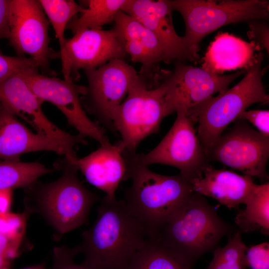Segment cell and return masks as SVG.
Wrapping results in <instances>:
<instances>
[{"mask_svg": "<svg viewBox=\"0 0 269 269\" xmlns=\"http://www.w3.org/2000/svg\"><path fill=\"white\" fill-rule=\"evenodd\" d=\"M93 225L79 245L84 264L96 269H125L148 237L124 200H101Z\"/></svg>", "mask_w": 269, "mask_h": 269, "instance_id": "6da1fadb", "label": "cell"}, {"mask_svg": "<svg viewBox=\"0 0 269 269\" xmlns=\"http://www.w3.org/2000/svg\"><path fill=\"white\" fill-rule=\"evenodd\" d=\"M134 153L125 149L123 152L132 181L124 200L148 238H152L193 191L191 183L180 173H155L138 163Z\"/></svg>", "mask_w": 269, "mask_h": 269, "instance_id": "7a4b0ae2", "label": "cell"}, {"mask_svg": "<svg viewBox=\"0 0 269 269\" xmlns=\"http://www.w3.org/2000/svg\"><path fill=\"white\" fill-rule=\"evenodd\" d=\"M232 230L203 196L193 192L152 238L191 266Z\"/></svg>", "mask_w": 269, "mask_h": 269, "instance_id": "3957f363", "label": "cell"}, {"mask_svg": "<svg viewBox=\"0 0 269 269\" xmlns=\"http://www.w3.org/2000/svg\"><path fill=\"white\" fill-rule=\"evenodd\" d=\"M62 174L54 181H37L27 188L25 209L38 212L60 234L70 232L87 222L97 196L78 177L76 166L65 157L54 164Z\"/></svg>", "mask_w": 269, "mask_h": 269, "instance_id": "277c9868", "label": "cell"}, {"mask_svg": "<svg viewBox=\"0 0 269 269\" xmlns=\"http://www.w3.org/2000/svg\"><path fill=\"white\" fill-rule=\"evenodd\" d=\"M263 61V53H260L238 83L186 114L193 123L198 122L197 134L207 157L224 130L250 106L269 102V95L262 81Z\"/></svg>", "mask_w": 269, "mask_h": 269, "instance_id": "5b68a950", "label": "cell"}, {"mask_svg": "<svg viewBox=\"0 0 269 269\" xmlns=\"http://www.w3.org/2000/svg\"><path fill=\"white\" fill-rule=\"evenodd\" d=\"M172 10L182 15L185 33L181 40L192 55L198 59L201 40L211 32L227 24L269 17V2L266 0H170Z\"/></svg>", "mask_w": 269, "mask_h": 269, "instance_id": "8992f818", "label": "cell"}, {"mask_svg": "<svg viewBox=\"0 0 269 269\" xmlns=\"http://www.w3.org/2000/svg\"><path fill=\"white\" fill-rule=\"evenodd\" d=\"M168 115L163 83L152 88L138 75L126 98L113 114V130L121 135L125 150L134 153L142 140L159 131L162 121Z\"/></svg>", "mask_w": 269, "mask_h": 269, "instance_id": "52a82bcc", "label": "cell"}, {"mask_svg": "<svg viewBox=\"0 0 269 269\" xmlns=\"http://www.w3.org/2000/svg\"><path fill=\"white\" fill-rule=\"evenodd\" d=\"M174 124L160 142L147 153H134L136 161L148 166L162 164L177 168L190 183L200 178L209 165L193 123L182 110L176 112Z\"/></svg>", "mask_w": 269, "mask_h": 269, "instance_id": "ba28073f", "label": "cell"}, {"mask_svg": "<svg viewBox=\"0 0 269 269\" xmlns=\"http://www.w3.org/2000/svg\"><path fill=\"white\" fill-rule=\"evenodd\" d=\"M21 72L35 95L43 102H50L58 108L68 125L79 134L95 139L100 145L111 144L104 129L91 120L82 108L80 95H85L87 87L78 85L72 80L48 77L38 73L37 68Z\"/></svg>", "mask_w": 269, "mask_h": 269, "instance_id": "9c48e42d", "label": "cell"}, {"mask_svg": "<svg viewBox=\"0 0 269 269\" xmlns=\"http://www.w3.org/2000/svg\"><path fill=\"white\" fill-rule=\"evenodd\" d=\"M269 157V137L238 119L233 127L222 134L208 154L209 161L219 162L261 182L269 177L267 165Z\"/></svg>", "mask_w": 269, "mask_h": 269, "instance_id": "30bf717a", "label": "cell"}, {"mask_svg": "<svg viewBox=\"0 0 269 269\" xmlns=\"http://www.w3.org/2000/svg\"><path fill=\"white\" fill-rule=\"evenodd\" d=\"M84 71L88 82L84 95L87 111L113 130V114L127 96L138 73L122 59H114L97 68Z\"/></svg>", "mask_w": 269, "mask_h": 269, "instance_id": "8fae6325", "label": "cell"}, {"mask_svg": "<svg viewBox=\"0 0 269 269\" xmlns=\"http://www.w3.org/2000/svg\"><path fill=\"white\" fill-rule=\"evenodd\" d=\"M243 69L229 75H218L176 61L174 69L162 82L169 115L178 110L186 114L192 108L228 89L238 77L246 73Z\"/></svg>", "mask_w": 269, "mask_h": 269, "instance_id": "7c38bea8", "label": "cell"}, {"mask_svg": "<svg viewBox=\"0 0 269 269\" xmlns=\"http://www.w3.org/2000/svg\"><path fill=\"white\" fill-rule=\"evenodd\" d=\"M10 44L18 56L27 54L38 67L49 70L51 59L58 56L49 46V21L37 0H10Z\"/></svg>", "mask_w": 269, "mask_h": 269, "instance_id": "4fadbf2b", "label": "cell"}, {"mask_svg": "<svg viewBox=\"0 0 269 269\" xmlns=\"http://www.w3.org/2000/svg\"><path fill=\"white\" fill-rule=\"evenodd\" d=\"M127 53L113 28L108 30L85 29L66 39L59 56L64 79L73 81L80 77V69L97 68L114 59H122Z\"/></svg>", "mask_w": 269, "mask_h": 269, "instance_id": "5bb4252c", "label": "cell"}, {"mask_svg": "<svg viewBox=\"0 0 269 269\" xmlns=\"http://www.w3.org/2000/svg\"><path fill=\"white\" fill-rule=\"evenodd\" d=\"M21 72H15L0 82V104L23 119L36 133L58 141L71 152H74L77 144L86 145V137L61 130L46 117L41 108L43 102L32 92Z\"/></svg>", "mask_w": 269, "mask_h": 269, "instance_id": "9a60e30c", "label": "cell"}, {"mask_svg": "<svg viewBox=\"0 0 269 269\" xmlns=\"http://www.w3.org/2000/svg\"><path fill=\"white\" fill-rule=\"evenodd\" d=\"M113 27L133 62L141 64L138 75L152 85L160 80L158 64L165 63L163 49L155 35L135 18L120 10Z\"/></svg>", "mask_w": 269, "mask_h": 269, "instance_id": "2e32d148", "label": "cell"}, {"mask_svg": "<svg viewBox=\"0 0 269 269\" xmlns=\"http://www.w3.org/2000/svg\"><path fill=\"white\" fill-rule=\"evenodd\" d=\"M170 0H127L122 11L132 16L151 31L160 42L165 63L172 60L197 61L184 47L174 29Z\"/></svg>", "mask_w": 269, "mask_h": 269, "instance_id": "e0dca14e", "label": "cell"}, {"mask_svg": "<svg viewBox=\"0 0 269 269\" xmlns=\"http://www.w3.org/2000/svg\"><path fill=\"white\" fill-rule=\"evenodd\" d=\"M49 151L64 155L74 162L75 152L58 141L33 133L0 105V159L19 160L21 155L30 152Z\"/></svg>", "mask_w": 269, "mask_h": 269, "instance_id": "ac0fdd59", "label": "cell"}, {"mask_svg": "<svg viewBox=\"0 0 269 269\" xmlns=\"http://www.w3.org/2000/svg\"><path fill=\"white\" fill-rule=\"evenodd\" d=\"M124 146L120 141L116 144L100 145L88 155L77 158L73 163L91 184L103 191L111 199L123 181L129 179Z\"/></svg>", "mask_w": 269, "mask_h": 269, "instance_id": "d6986e66", "label": "cell"}, {"mask_svg": "<svg viewBox=\"0 0 269 269\" xmlns=\"http://www.w3.org/2000/svg\"><path fill=\"white\" fill-rule=\"evenodd\" d=\"M191 184L193 192L212 198L229 209L244 204L256 185L250 176L215 169L210 165L204 170L202 177Z\"/></svg>", "mask_w": 269, "mask_h": 269, "instance_id": "ffe728a7", "label": "cell"}, {"mask_svg": "<svg viewBox=\"0 0 269 269\" xmlns=\"http://www.w3.org/2000/svg\"><path fill=\"white\" fill-rule=\"evenodd\" d=\"M260 49L253 41L247 42L228 33H220L209 46L202 68L218 75L227 71L247 69L256 58L255 52Z\"/></svg>", "mask_w": 269, "mask_h": 269, "instance_id": "44dd1931", "label": "cell"}, {"mask_svg": "<svg viewBox=\"0 0 269 269\" xmlns=\"http://www.w3.org/2000/svg\"><path fill=\"white\" fill-rule=\"evenodd\" d=\"M245 208L235 217V223L244 232L260 231L269 233V183L256 184L244 203Z\"/></svg>", "mask_w": 269, "mask_h": 269, "instance_id": "7402d4cb", "label": "cell"}, {"mask_svg": "<svg viewBox=\"0 0 269 269\" xmlns=\"http://www.w3.org/2000/svg\"><path fill=\"white\" fill-rule=\"evenodd\" d=\"M125 269H191V266L155 239L147 238Z\"/></svg>", "mask_w": 269, "mask_h": 269, "instance_id": "603a6c76", "label": "cell"}, {"mask_svg": "<svg viewBox=\"0 0 269 269\" xmlns=\"http://www.w3.org/2000/svg\"><path fill=\"white\" fill-rule=\"evenodd\" d=\"M127 0H85L86 7L79 17H74L67 24L74 34L85 29H102L106 24L114 21L116 14L122 9Z\"/></svg>", "mask_w": 269, "mask_h": 269, "instance_id": "cb8c5ba5", "label": "cell"}, {"mask_svg": "<svg viewBox=\"0 0 269 269\" xmlns=\"http://www.w3.org/2000/svg\"><path fill=\"white\" fill-rule=\"evenodd\" d=\"M54 169L39 162L0 159V190L27 188Z\"/></svg>", "mask_w": 269, "mask_h": 269, "instance_id": "d4e9b609", "label": "cell"}, {"mask_svg": "<svg viewBox=\"0 0 269 269\" xmlns=\"http://www.w3.org/2000/svg\"><path fill=\"white\" fill-rule=\"evenodd\" d=\"M38 1L54 29L61 49L66 39L64 32L67 24L77 14L82 12L84 7L73 0Z\"/></svg>", "mask_w": 269, "mask_h": 269, "instance_id": "484cf974", "label": "cell"}, {"mask_svg": "<svg viewBox=\"0 0 269 269\" xmlns=\"http://www.w3.org/2000/svg\"><path fill=\"white\" fill-rule=\"evenodd\" d=\"M247 247L236 232L223 247L215 249L207 269H245L244 255Z\"/></svg>", "mask_w": 269, "mask_h": 269, "instance_id": "4316f807", "label": "cell"}, {"mask_svg": "<svg viewBox=\"0 0 269 269\" xmlns=\"http://www.w3.org/2000/svg\"><path fill=\"white\" fill-rule=\"evenodd\" d=\"M30 214L26 210L21 213L8 212L0 217V233L17 247H20L24 235L27 220Z\"/></svg>", "mask_w": 269, "mask_h": 269, "instance_id": "83f0119b", "label": "cell"}, {"mask_svg": "<svg viewBox=\"0 0 269 269\" xmlns=\"http://www.w3.org/2000/svg\"><path fill=\"white\" fill-rule=\"evenodd\" d=\"M79 253H81L79 245L73 248L67 246L55 247L52 269H96L84 263L76 264L74 258Z\"/></svg>", "mask_w": 269, "mask_h": 269, "instance_id": "f1b7e54d", "label": "cell"}, {"mask_svg": "<svg viewBox=\"0 0 269 269\" xmlns=\"http://www.w3.org/2000/svg\"><path fill=\"white\" fill-rule=\"evenodd\" d=\"M38 67L36 62L30 57L10 56L0 53V82L15 72Z\"/></svg>", "mask_w": 269, "mask_h": 269, "instance_id": "f546056e", "label": "cell"}, {"mask_svg": "<svg viewBox=\"0 0 269 269\" xmlns=\"http://www.w3.org/2000/svg\"><path fill=\"white\" fill-rule=\"evenodd\" d=\"M245 267L251 269H269V244L264 242L247 248L244 255Z\"/></svg>", "mask_w": 269, "mask_h": 269, "instance_id": "4dcf8cb0", "label": "cell"}, {"mask_svg": "<svg viewBox=\"0 0 269 269\" xmlns=\"http://www.w3.org/2000/svg\"><path fill=\"white\" fill-rule=\"evenodd\" d=\"M238 119L252 124L262 134L269 137V111L253 110L244 111Z\"/></svg>", "mask_w": 269, "mask_h": 269, "instance_id": "1f68e13d", "label": "cell"}, {"mask_svg": "<svg viewBox=\"0 0 269 269\" xmlns=\"http://www.w3.org/2000/svg\"><path fill=\"white\" fill-rule=\"evenodd\" d=\"M265 20L256 19L249 21L250 30L249 37L260 47L266 48L269 53V25Z\"/></svg>", "mask_w": 269, "mask_h": 269, "instance_id": "d6a6232c", "label": "cell"}, {"mask_svg": "<svg viewBox=\"0 0 269 269\" xmlns=\"http://www.w3.org/2000/svg\"><path fill=\"white\" fill-rule=\"evenodd\" d=\"M10 0H0V40L9 36Z\"/></svg>", "mask_w": 269, "mask_h": 269, "instance_id": "836d02e7", "label": "cell"}, {"mask_svg": "<svg viewBox=\"0 0 269 269\" xmlns=\"http://www.w3.org/2000/svg\"><path fill=\"white\" fill-rule=\"evenodd\" d=\"M19 247L0 233V255L11 262L18 254Z\"/></svg>", "mask_w": 269, "mask_h": 269, "instance_id": "e575fe53", "label": "cell"}, {"mask_svg": "<svg viewBox=\"0 0 269 269\" xmlns=\"http://www.w3.org/2000/svg\"><path fill=\"white\" fill-rule=\"evenodd\" d=\"M13 195V190H0V217L10 212Z\"/></svg>", "mask_w": 269, "mask_h": 269, "instance_id": "d590c367", "label": "cell"}, {"mask_svg": "<svg viewBox=\"0 0 269 269\" xmlns=\"http://www.w3.org/2000/svg\"><path fill=\"white\" fill-rule=\"evenodd\" d=\"M23 269H46V267L44 264H40L26 268Z\"/></svg>", "mask_w": 269, "mask_h": 269, "instance_id": "8d00e7d4", "label": "cell"}, {"mask_svg": "<svg viewBox=\"0 0 269 269\" xmlns=\"http://www.w3.org/2000/svg\"></svg>", "mask_w": 269, "mask_h": 269, "instance_id": "74e56055", "label": "cell"}]
</instances>
